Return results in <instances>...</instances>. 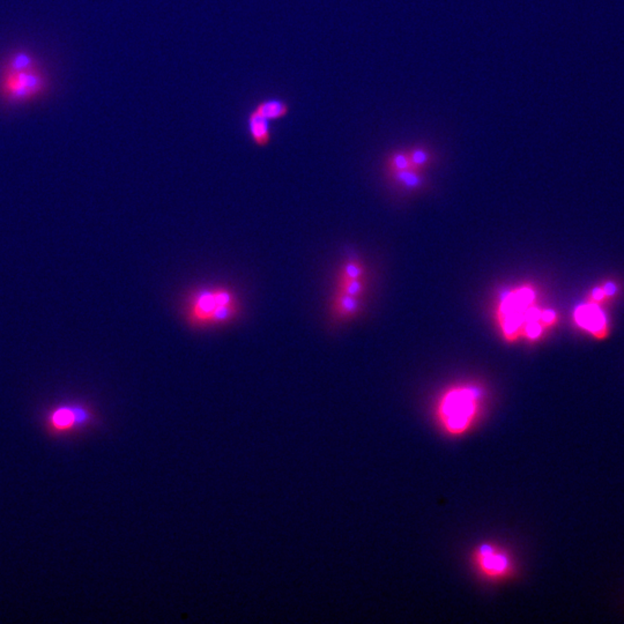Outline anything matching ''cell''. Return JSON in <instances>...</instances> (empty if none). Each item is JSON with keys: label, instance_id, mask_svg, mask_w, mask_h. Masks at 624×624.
Instances as JSON below:
<instances>
[{"label": "cell", "instance_id": "1", "mask_svg": "<svg viewBox=\"0 0 624 624\" xmlns=\"http://www.w3.org/2000/svg\"><path fill=\"white\" fill-rule=\"evenodd\" d=\"M536 293L530 286L506 291L497 306L496 318L500 332L508 343L519 338L530 341L539 340L545 328L558 321L554 310L540 309L535 306Z\"/></svg>", "mask_w": 624, "mask_h": 624}, {"label": "cell", "instance_id": "2", "mask_svg": "<svg viewBox=\"0 0 624 624\" xmlns=\"http://www.w3.org/2000/svg\"><path fill=\"white\" fill-rule=\"evenodd\" d=\"M50 81L40 61L24 50L13 52L0 65V99L11 106L46 96Z\"/></svg>", "mask_w": 624, "mask_h": 624}, {"label": "cell", "instance_id": "3", "mask_svg": "<svg viewBox=\"0 0 624 624\" xmlns=\"http://www.w3.org/2000/svg\"><path fill=\"white\" fill-rule=\"evenodd\" d=\"M183 313L191 328H222L240 318L242 302L236 291L228 286H206L186 295Z\"/></svg>", "mask_w": 624, "mask_h": 624}, {"label": "cell", "instance_id": "4", "mask_svg": "<svg viewBox=\"0 0 624 624\" xmlns=\"http://www.w3.org/2000/svg\"><path fill=\"white\" fill-rule=\"evenodd\" d=\"M481 388L474 385H457L440 398L436 418L443 431L451 436H461L470 431L481 411Z\"/></svg>", "mask_w": 624, "mask_h": 624}, {"label": "cell", "instance_id": "5", "mask_svg": "<svg viewBox=\"0 0 624 624\" xmlns=\"http://www.w3.org/2000/svg\"><path fill=\"white\" fill-rule=\"evenodd\" d=\"M95 421L94 413L82 403H65L52 408L46 416V426L56 433L82 431Z\"/></svg>", "mask_w": 624, "mask_h": 624}, {"label": "cell", "instance_id": "6", "mask_svg": "<svg viewBox=\"0 0 624 624\" xmlns=\"http://www.w3.org/2000/svg\"><path fill=\"white\" fill-rule=\"evenodd\" d=\"M474 562L483 576L500 579L508 576L513 569L509 555L493 545H481L474 553Z\"/></svg>", "mask_w": 624, "mask_h": 624}, {"label": "cell", "instance_id": "7", "mask_svg": "<svg viewBox=\"0 0 624 624\" xmlns=\"http://www.w3.org/2000/svg\"><path fill=\"white\" fill-rule=\"evenodd\" d=\"M575 321L580 328L588 331L597 339H605L608 336L606 318L595 303L579 306L575 311Z\"/></svg>", "mask_w": 624, "mask_h": 624}, {"label": "cell", "instance_id": "8", "mask_svg": "<svg viewBox=\"0 0 624 624\" xmlns=\"http://www.w3.org/2000/svg\"><path fill=\"white\" fill-rule=\"evenodd\" d=\"M272 121L255 110H250L246 116V131L252 144L257 147H266L272 141Z\"/></svg>", "mask_w": 624, "mask_h": 624}, {"label": "cell", "instance_id": "9", "mask_svg": "<svg viewBox=\"0 0 624 624\" xmlns=\"http://www.w3.org/2000/svg\"><path fill=\"white\" fill-rule=\"evenodd\" d=\"M252 110L270 119L272 123H276L289 115L291 104L281 97H265L263 100L258 101L257 104L252 106Z\"/></svg>", "mask_w": 624, "mask_h": 624}, {"label": "cell", "instance_id": "10", "mask_svg": "<svg viewBox=\"0 0 624 624\" xmlns=\"http://www.w3.org/2000/svg\"><path fill=\"white\" fill-rule=\"evenodd\" d=\"M361 309L360 297L345 294L343 291H336L332 301V312L334 317L340 319L354 317Z\"/></svg>", "mask_w": 624, "mask_h": 624}, {"label": "cell", "instance_id": "11", "mask_svg": "<svg viewBox=\"0 0 624 624\" xmlns=\"http://www.w3.org/2000/svg\"><path fill=\"white\" fill-rule=\"evenodd\" d=\"M392 176L401 186L408 188V190H416V188H421L422 184H423L420 170L413 169V168L392 173Z\"/></svg>", "mask_w": 624, "mask_h": 624}, {"label": "cell", "instance_id": "12", "mask_svg": "<svg viewBox=\"0 0 624 624\" xmlns=\"http://www.w3.org/2000/svg\"><path fill=\"white\" fill-rule=\"evenodd\" d=\"M408 156L411 168L413 169L421 171L424 167H427L428 164L431 163V152L423 147H416V149H411L408 152Z\"/></svg>", "mask_w": 624, "mask_h": 624}, {"label": "cell", "instance_id": "13", "mask_svg": "<svg viewBox=\"0 0 624 624\" xmlns=\"http://www.w3.org/2000/svg\"><path fill=\"white\" fill-rule=\"evenodd\" d=\"M363 273L364 271L362 265L358 261L351 259V261H346L345 264L341 267L339 280L362 279Z\"/></svg>", "mask_w": 624, "mask_h": 624}, {"label": "cell", "instance_id": "14", "mask_svg": "<svg viewBox=\"0 0 624 624\" xmlns=\"http://www.w3.org/2000/svg\"><path fill=\"white\" fill-rule=\"evenodd\" d=\"M336 291H343L345 294L352 295V296L360 297L364 291L363 280H338V289Z\"/></svg>", "mask_w": 624, "mask_h": 624}, {"label": "cell", "instance_id": "15", "mask_svg": "<svg viewBox=\"0 0 624 624\" xmlns=\"http://www.w3.org/2000/svg\"><path fill=\"white\" fill-rule=\"evenodd\" d=\"M411 168L408 152H396L388 158V170L392 173H397L401 170Z\"/></svg>", "mask_w": 624, "mask_h": 624}]
</instances>
